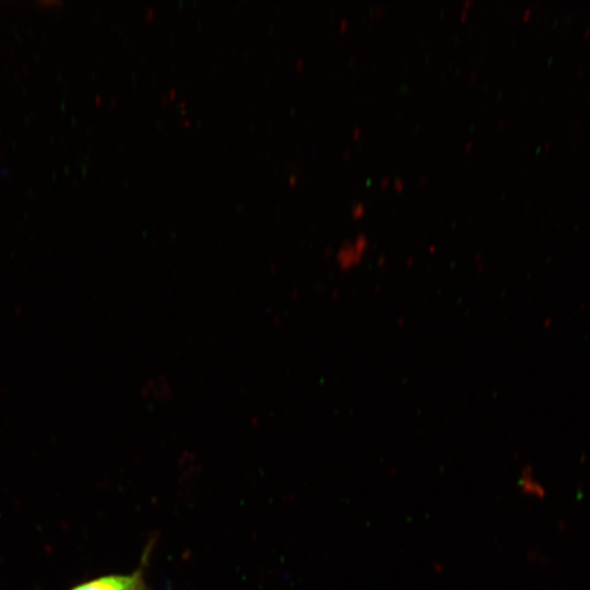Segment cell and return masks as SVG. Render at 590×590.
<instances>
[{
  "mask_svg": "<svg viewBox=\"0 0 590 590\" xmlns=\"http://www.w3.org/2000/svg\"><path fill=\"white\" fill-rule=\"evenodd\" d=\"M70 590H145L143 577L140 570L128 575L103 576L83 583Z\"/></svg>",
  "mask_w": 590,
  "mask_h": 590,
  "instance_id": "obj_1",
  "label": "cell"
},
{
  "mask_svg": "<svg viewBox=\"0 0 590 590\" xmlns=\"http://www.w3.org/2000/svg\"><path fill=\"white\" fill-rule=\"evenodd\" d=\"M368 247V239L364 234L357 235L353 240H345L337 252L338 264L342 269L357 266Z\"/></svg>",
  "mask_w": 590,
  "mask_h": 590,
  "instance_id": "obj_2",
  "label": "cell"
},
{
  "mask_svg": "<svg viewBox=\"0 0 590 590\" xmlns=\"http://www.w3.org/2000/svg\"><path fill=\"white\" fill-rule=\"evenodd\" d=\"M141 396L151 401L165 402L174 397V390L169 380L163 376H152L141 387Z\"/></svg>",
  "mask_w": 590,
  "mask_h": 590,
  "instance_id": "obj_3",
  "label": "cell"
},
{
  "mask_svg": "<svg viewBox=\"0 0 590 590\" xmlns=\"http://www.w3.org/2000/svg\"><path fill=\"white\" fill-rule=\"evenodd\" d=\"M366 212L363 202L356 201L351 205V215L354 220H359Z\"/></svg>",
  "mask_w": 590,
  "mask_h": 590,
  "instance_id": "obj_4",
  "label": "cell"
},
{
  "mask_svg": "<svg viewBox=\"0 0 590 590\" xmlns=\"http://www.w3.org/2000/svg\"><path fill=\"white\" fill-rule=\"evenodd\" d=\"M393 188L397 192H402L403 188H404V181L400 178H396L393 180Z\"/></svg>",
  "mask_w": 590,
  "mask_h": 590,
  "instance_id": "obj_5",
  "label": "cell"
},
{
  "mask_svg": "<svg viewBox=\"0 0 590 590\" xmlns=\"http://www.w3.org/2000/svg\"><path fill=\"white\" fill-rule=\"evenodd\" d=\"M390 182H391L390 177H388V176L382 177L380 182H379V187L382 188V189L387 188Z\"/></svg>",
  "mask_w": 590,
  "mask_h": 590,
  "instance_id": "obj_6",
  "label": "cell"
},
{
  "mask_svg": "<svg viewBox=\"0 0 590 590\" xmlns=\"http://www.w3.org/2000/svg\"><path fill=\"white\" fill-rule=\"evenodd\" d=\"M347 24H349V21L345 17L341 19V21H340V30L344 31L346 28Z\"/></svg>",
  "mask_w": 590,
  "mask_h": 590,
  "instance_id": "obj_7",
  "label": "cell"
},
{
  "mask_svg": "<svg viewBox=\"0 0 590 590\" xmlns=\"http://www.w3.org/2000/svg\"><path fill=\"white\" fill-rule=\"evenodd\" d=\"M361 135V129L358 127L354 128L353 132H352V137L353 139L357 140Z\"/></svg>",
  "mask_w": 590,
  "mask_h": 590,
  "instance_id": "obj_8",
  "label": "cell"
},
{
  "mask_svg": "<svg viewBox=\"0 0 590 590\" xmlns=\"http://www.w3.org/2000/svg\"><path fill=\"white\" fill-rule=\"evenodd\" d=\"M468 11H469L468 8H463V7H462L461 12H460V19H461V21L465 20L467 15H468Z\"/></svg>",
  "mask_w": 590,
  "mask_h": 590,
  "instance_id": "obj_9",
  "label": "cell"
},
{
  "mask_svg": "<svg viewBox=\"0 0 590 590\" xmlns=\"http://www.w3.org/2000/svg\"><path fill=\"white\" fill-rule=\"evenodd\" d=\"M472 146H473V142H472V141H468V142L465 143V145H464V151H467V152L471 151Z\"/></svg>",
  "mask_w": 590,
  "mask_h": 590,
  "instance_id": "obj_10",
  "label": "cell"
},
{
  "mask_svg": "<svg viewBox=\"0 0 590 590\" xmlns=\"http://www.w3.org/2000/svg\"><path fill=\"white\" fill-rule=\"evenodd\" d=\"M349 154H350V151L346 150V151L344 152V157L346 158V157L349 156Z\"/></svg>",
  "mask_w": 590,
  "mask_h": 590,
  "instance_id": "obj_11",
  "label": "cell"
}]
</instances>
